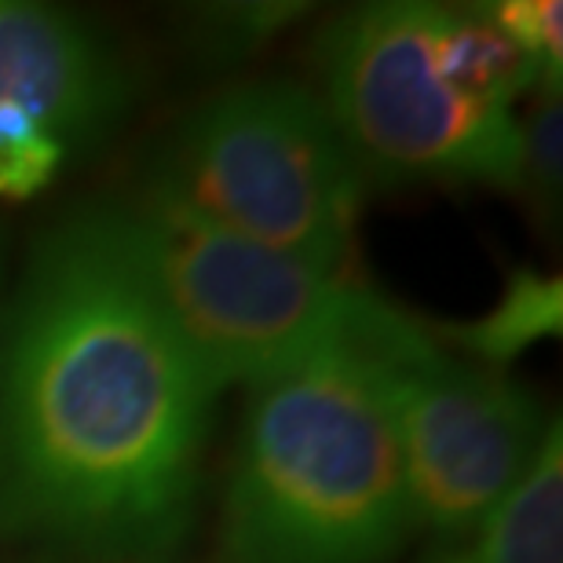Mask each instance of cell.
Listing matches in <instances>:
<instances>
[{"label": "cell", "instance_id": "obj_1", "mask_svg": "<svg viewBox=\"0 0 563 563\" xmlns=\"http://www.w3.org/2000/svg\"><path fill=\"white\" fill-rule=\"evenodd\" d=\"M220 385L107 209L33 245L0 333V538L154 563L195 523Z\"/></svg>", "mask_w": 563, "mask_h": 563}, {"label": "cell", "instance_id": "obj_2", "mask_svg": "<svg viewBox=\"0 0 563 563\" xmlns=\"http://www.w3.org/2000/svg\"><path fill=\"white\" fill-rule=\"evenodd\" d=\"M366 341L253 388L223 483L220 563H391L413 534L399 439Z\"/></svg>", "mask_w": 563, "mask_h": 563}, {"label": "cell", "instance_id": "obj_3", "mask_svg": "<svg viewBox=\"0 0 563 563\" xmlns=\"http://www.w3.org/2000/svg\"><path fill=\"white\" fill-rule=\"evenodd\" d=\"M129 261L184 344L228 385H267L396 311L358 282L212 228L162 187L107 206Z\"/></svg>", "mask_w": 563, "mask_h": 563}, {"label": "cell", "instance_id": "obj_4", "mask_svg": "<svg viewBox=\"0 0 563 563\" xmlns=\"http://www.w3.org/2000/svg\"><path fill=\"white\" fill-rule=\"evenodd\" d=\"M146 184L212 228L352 278L366 179L314 88H223L173 132Z\"/></svg>", "mask_w": 563, "mask_h": 563}, {"label": "cell", "instance_id": "obj_5", "mask_svg": "<svg viewBox=\"0 0 563 563\" xmlns=\"http://www.w3.org/2000/svg\"><path fill=\"white\" fill-rule=\"evenodd\" d=\"M314 77L366 184L520 187V110L472 92L446 59V8L363 4L314 41Z\"/></svg>", "mask_w": 563, "mask_h": 563}, {"label": "cell", "instance_id": "obj_6", "mask_svg": "<svg viewBox=\"0 0 563 563\" xmlns=\"http://www.w3.org/2000/svg\"><path fill=\"white\" fill-rule=\"evenodd\" d=\"M366 352L399 439L413 531L432 545L461 538L527 476L553 421L516 377L446 352L399 308Z\"/></svg>", "mask_w": 563, "mask_h": 563}, {"label": "cell", "instance_id": "obj_7", "mask_svg": "<svg viewBox=\"0 0 563 563\" xmlns=\"http://www.w3.org/2000/svg\"><path fill=\"white\" fill-rule=\"evenodd\" d=\"M125 66L81 19L0 0V146L52 136L77 154L129 110Z\"/></svg>", "mask_w": 563, "mask_h": 563}, {"label": "cell", "instance_id": "obj_8", "mask_svg": "<svg viewBox=\"0 0 563 563\" xmlns=\"http://www.w3.org/2000/svg\"><path fill=\"white\" fill-rule=\"evenodd\" d=\"M421 563H563V428L553 421L542 450L509 498L450 542L428 545Z\"/></svg>", "mask_w": 563, "mask_h": 563}, {"label": "cell", "instance_id": "obj_9", "mask_svg": "<svg viewBox=\"0 0 563 563\" xmlns=\"http://www.w3.org/2000/svg\"><path fill=\"white\" fill-rule=\"evenodd\" d=\"M563 330V282L556 275L520 267L505 278L501 297L490 311L476 314L468 322L446 325L443 341L457 347L461 358L490 369H505L534 344L553 341ZM439 341V344H443Z\"/></svg>", "mask_w": 563, "mask_h": 563}, {"label": "cell", "instance_id": "obj_10", "mask_svg": "<svg viewBox=\"0 0 563 563\" xmlns=\"http://www.w3.org/2000/svg\"><path fill=\"white\" fill-rule=\"evenodd\" d=\"M563 107L560 88L538 85L534 107L520 118V190H527L538 209L556 212L563 184Z\"/></svg>", "mask_w": 563, "mask_h": 563}, {"label": "cell", "instance_id": "obj_11", "mask_svg": "<svg viewBox=\"0 0 563 563\" xmlns=\"http://www.w3.org/2000/svg\"><path fill=\"white\" fill-rule=\"evenodd\" d=\"M490 22L538 66L542 85L560 88L563 74V4L560 0H501L483 8Z\"/></svg>", "mask_w": 563, "mask_h": 563}, {"label": "cell", "instance_id": "obj_12", "mask_svg": "<svg viewBox=\"0 0 563 563\" xmlns=\"http://www.w3.org/2000/svg\"><path fill=\"white\" fill-rule=\"evenodd\" d=\"M292 15L289 4H245V8H223L220 15H209L212 22V37L209 44H217L223 52H239V48H253L256 41L264 37L267 30L286 26Z\"/></svg>", "mask_w": 563, "mask_h": 563}]
</instances>
